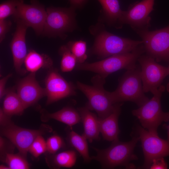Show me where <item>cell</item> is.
Returning a JSON list of instances; mask_svg holds the SVG:
<instances>
[{
  "instance_id": "836d02e7",
  "label": "cell",
  "mask_w": 169,
  "mask_h": 169,
  "mask_svg": "<svg viewBox=\"0 0 169 169\" xmlns=\"http://www.w3.org/2000/svg\"><path fill=\"white\" fill-rule=\"evenodd\" d=\"M10 116L5 114L2 108L0 109V125L1 127L5 126L12 122Z\"/></svg>"
},
{
  "instance_id": "e575fe53",
  "label": "cell",
  "mask_w": 169,
  "mask_h": 169,
  "mask_svg": "<svg viewBox=\"0 0 169 169\" xmlns=\"http://www.w3.org/2000/svg\"><path fill=\"white\" fill-rule=\"evenodd\" d=\"M87 0H69L73 7H79L81 6Z\"/></svg>"
},
{
  "instance_id": "d4e9b609",
  "label": "cell",
  "mask_w": 169,
  "mask_h": 169,
  "mask_svg": "<svg viewBox=\"0 0 169 169\" xmlns=\"http://www.w3.org/2000/svg\"><path fill=\"white\" fill-rule=\"evenodd\" d=\"M62 58L60 62V69L63 72L72 71L77 64L75 57L67 45L61 46L59 50Z\"/></svg>"
},
{
  "instance_id": "4fadbf2b",
  "label": "cell",
  "mask_w": 169,
  "mask_h": 169,
  "mask_svg": "<svg viewBox=\"0 0 169 169\" xmlns=\"http://www.w3.org/2000/svg\"><path fill=\"white\" fill-rule=\"evenodd\" d=\"M31 4L23 3L19 5L13 15L15 20L20 19L28 27L32 28L38 35L42 34L46 17L44 7L37 0H31Z\"/></svg>"
},
{
  "instance_id": "f546056e",
  "label": "cell",
  "mask_w": 169,
  "mask_h": 169,
  "mask_svg": "<svg viewBox=\"0 0 169 169\" xmlns=\"http://www.w3.org/2000/svg\"><path fill=\"white\" fill-rule=\"evenodd\" d=\"M47 151L51 154H55L59 150L65 146L63 139L59 136L54 135L46 141Z\"/></svg>"
},
{
  "instance_id": "4316f807",
  "label": "cell",
  "mask_w": 169,
  "mask_h": 169,
  "mask_svg": "<svg viewBox=\"0 0 169 169\" xmlns=\"http://www.w3.org/2000/svg\"><path fill=\"white\" fill-rule=\"evenodd\" d=\"M67 46L75 57L77 64L84 62L87 58L86 54V43L82 40L71 41L68 42Z\"/></svg>"
},
{
  "instance_id": "f1b7e54d",
  "label": "cell",
  "mask_w": 169,
  "mask_h": 169,
  "mask_svg": "<svg viewBox=\"0 0 169 169\" xmlns=\"http://www.w3.org/2000/svg\"><path fill=\"white\" fill-rule=\"evenodd\" d=\"M46 151V141L41 135L37 137L28 149V152L35 157H38Z\"/></svg>"
},
{
  "instance_id": "9a60e30c",
  "label": "cell",
  "mask_w": 169,
  "mask_h": 169,
  "mask_svg": "<svg viewBox=\"0 0 169 169\" xmlns=\"http://www.w3.org/2000/svg\"><path fill=\"white\" fill-rule=\"evenodd\" d=\"M17 93L26 109L46 96L45 88L41 87L36 80L35 73H30L20 80L16 85Z\"/></svg>"
},
{
  "instance_id": "7402d4cb",
  "label": "cell",
  "mask_w": 169,
  "mask_h": 169,
  "mask_svg": "<svg viewBox=\"0 0 169 169\" xmlns=\"http://www.w3.org/2000/svg\"><path fill=\"white\" fill-rule=\"evenodd\" d=\"M2 109L5 114L11 117L21 115L25 109L17 92L13 89L8 90Z\"/></svg>"
},
{
  "instance_id": "8d00e7d4",
  "label": "cell",
  "mask_w": 169,
  "mask_h": 169,
  "mask_svg": "<svg viewBox=\"0 0 169 169\" xmlns=\"http://www.w3.org/2000/svg\"><path fill=\"white\" fill-rule=\"evenodd\" d=\"M0 169H10L9 167L7 165L6 166L3 165H1L0 166Z\"/></svg>"
},
{
  "instance_id": "30bf717a",
  "label": "cell",
  "mask_w": 169,
  "mask_h": 169,
  "mask_svg": "<svg viewBox=\"0 0 169 169\" xmlns=\"http://www.w3.org/2000/svg\"><path fill=\"white\" fill-rule=\"evenodd\" d=\"M49 125L43 124L39 129L32 130L19 127L13 122L1 127V133L7 138L18 149L19 153L27 157L29 147L39 135H42L52 131Z\"/></svg>"
},
{
  "instance_id": "1f68e13d",
  "label": "cell",
  "mask_w": 169,
  "mask_h": 169,
  "mask_svg": "<svg viewBox=\"0 0 169 169\" xmlns=\"http://www.w3.org/2000/svg\"><path fill=\"white\" fill-rule=\"evenodd\" d=\"M167 164L164 157H160L154 159L150 166V169H166Z\"/></svg>"
},
{
  "instance_id": "ffe728a7",
  "label": "cell",
  "mask_w": 169,
  "mask_h": 169,
  "mask_svg": "<svg viewBox=\"0 0 169 169\" xmlns=\"http://www.w3.org/2000/svg\"><path fill=\"white\" fill-rule=\"evenodd\" d=\"M101 4L105 19L110 25L117 28H122L124 11L120 8L119 0H97Z\"/></svg>"
},
{
  "instance_id": "cb8c5ba5",
  "label": "cell",
  "mask_w": 169,
  "mask_h": 169,
  "mask_svg": "<svg viewBox=\"0 0 169 169\" xmlns=\"http://www.w3.org/2000/svg\"><path fill=\"white\" fill-rule=\"evenodd\" d=\"M77 153L74 150H70L53 154L52 157V166L54 168H71L76 163Z\"/></svg>"
},
{
  "instance_id": "8992f818",
  "label": "cell",
  "mask_w": 169,
  "mask_h": 169,
  "mask_svg": "<svg viewBox=\"0 0 169 169\" xmlns=\"http://www.w3.org/2000/svg\"><path fill=\"white\" fill-rule=\"evenodd\" d=\"M143 41L121 37L108 31H101L96 36L92 51L99 58L131 52Z\"/></svg>"
},
{
  "instance_id": "7a4b0ae2",
  "label": "cell",
  "mask_w": 169,
  "mask_h": 169,
  "mask_svg": "<svg viewBox=\"0 0 169 169\" xmlns=\"http://www.w3.org/2000/svg\"><path fill=\"white\" fill-rule=\"evenodd\" d=\"M145 52L142 44L132 51L113 55L100 61L88 63L77 64L75 69L95 73L105 79L109 75L119 70H127L135 68L139 57Z\"/></svg>"
},
{
  "instance_id": "2e32d148",
  "label": "cell",
  "mask_w": 169,
  "mask_h": 169,
  "mask_svg": "<svg viewBox=\"0 0 169 169\" xmlns=\"http://www.w3.org/2000/svg\"><path fill=\"white\" fill-rule=\"evenodd\" d=\"M16 27L10 44L14 68L17 73L24 74L26 71L22 68L27 55L25 36L28 27L23 21L16 19Z\"/></svg>"
},
{
  "instance_id": "83f0119b",
  "label": "cell",
  "mask_w": 169,
  "mask_h": 169,
  "mask_svg": "<svg viewBox=\"0 0 169 169\" xmlns=\"http://www.w3.org/2000/svg\"><path fill=\"white\" fill-rule=\"evenodd\" d=\"M23 3V0H8L2 3L0 5V20L13 15L18 6Z\"/></svg>"
},
{
  "instance_id": "484cf974",
  "label": "cell",
  "mask_w": 169,
  "mask_h": 169,
  "mask_svg": "<svg viewBox=\"0 0 169 169\" xmlns=\"http://www.w3.org/2000/svg\"><path fill=\"white\" fill-rule=\"evenodd\" d=\"M10 169H28L29 165L26 160V157L19 153H7L3 160Z\"/></svg>"
},
{
  "instance_id": "3957f363",
  "label": "cell",
  "mask_w": 169,
  "mask_h": 169,
  "mask_svg": "<svg viewBox=\"0 0 169 169\" xmlns=\"http://www.w3.org/2000/svg\"><path fill=\"white\" fill-rule=\"evenodd\" d=\"M110 94L114 104L128 101L140 107L146 102L149 99L143 90L140 66L127 70L119 79L116 89Z\"/></svg>"
},
{
  "instance_id": "277c9868",
  "label": "cell",
  "mask_w": 169,
  "mask_h": 169,
  "mask_svg": "<svg viewBox=\"0 0 169 169\" xmlns=\"http://www.w3.org/2000/svg\"><path fill=\"white\" fill-rule=\"evenodd\" d=\"M91 81L92 85L77 81L76 88L81 91L88 100L85 106L90 110L95 111L99 119H102L112 112L115 104H113L112 101L110 92L104 88L105 79L97 74L92 77Z\"/></svg>"
},
{
  "instance_id": "4dcf8cb0",
  "label": "cell",
  "mask_w": 169,
  "mask_h": 169,
  "mask_svg": "<svg viewBox=\"0 0 169 169\" xmlns=\"http://www.w3.org/2000/svg\"><path fill=\"white\" fill-rule=\"evenodd\" d=\"M12 25L11 22L6 19L0 20V42L2 43Z\"/></svg>"
},
{
  "instance_id": "74e56055",
  "label": "cell",
  "mask_w": 169,
  "mask_h": 169,
  "mask_svg": "<svg viewBox=\"0 0 169 169\" xmlns=\"http://www.w3.org/2000/svg\"><path fill=\"white\" fill-rule=\"evenodd\" d=\"M166 88L167 90L169 92V82L167 84Z\"/></svg>"
},
{
  "instance_id": "d6a6232c",
  "label": "cell",
  "mask_w": 169,
  "mask_h": 169,
  "mask_svg": "<svg viewBox=\"0 0 169 169\" xmlns=\"http://www.w3.org/2000/svg\"><path fill=\"white\" fill-rule=\"evenodd\" d=\"M12 74H9L0 80V99H2L6 94L8 90L6 89L5 86L8 79L11 77Z\"/></svg>"
},
{
  "instance_id": "9c48e42d",
  "label": "cell",
  "mask_w": 169,
  "mask_h": 169,
  "mask_svg": "<svg viewBox=\"0 0 169 169\" xmlns=\"http://www.w3.org/2000/svg\"><path fill=\"white\" fill-rule=\"evenodd\" d=\"M142 39L146 54L157 62H169V25L154 31H135Z\"/></svg>"
},
{
  "instance_id": "6da1fadb",
  "label": "cell",
  "mask_w": 169,
  "mask_h": 169,
  "mask_svg": "<svg viewBox=\"0 0 169 169\" xmlns=\"http://www.w3.org/2000/svg\"><path fill=\"white\" fill-rule=\"evenodd\" d=\"M132 134V138L129 141L123 142L118 139L113 141L109 147L103 149L93 147L96 155L91 156L92 160L99 162L104 169H112L119 166L126 169L135 168L136 166L131 162L138 159L134 150L139 140L136 134Z\"/></svg>"
},
{
  "instance_id": "52a82bcc",
  "label": "cell",
  "mask_w": 169,
  "mask_h": 169,
  "mask_svg": "<svg viewBox=\"0 0 169 169\" xmlns=\"http://www.w3.org/2000/svg\"><path fill=\"white\" fill-rule=\"evenodd\" d=\"M47 15L42 34L49 37H64L65 34L73 31L76 27L74 7L66 8L50 7Z\"/></svg>"
},
{
  "instance_id": "d6986e66",
  "label": "cell",
  "mask_w": 169,
  "mask_h": 169,
  "mask_svg": "<svg viewBox=\"0 0 169 169\" xmlns=\"http://www.w3.org/2000/svg\"><path fill=\"white\" fill-rule=\"evenodd\" d=\"M40 118L44 122L54 119L64 123L70 127L81 121V117L78 110L71 107H64L53 113L42 110L41 112Z\"/></svg>"
},
{
  "instance_id": "e0dca14e",
  "label": "cell",
  "mask_w": 169,
  "mask_h": 169,
  "mask_svg": "<svg viewBox=\"0 0 169 169\" xmlns=\"http://www.w3.org/2000/svg\"><path fill=\"white\" fill-rule=\"evenodd\" d=\"M122 105V102L115 103L113 111L110 115L103 119H99L100 132L104 140L113 141L119 139L120 131L118 121Z\"/></svg>"
},
{
  "instance_id": "ba28073f",
  "label": "cell",
  "mask_w": 169,
  "mask_h": 169,
  "mask_svg": "<svg viewBox=\"0 0 169 169\" xmlns=\"http://www.w3.org/2000/svg\"><path fill=\"white\" fill-rule=\"evenodd\" d=\"M135 133L139 138L144 156L143 164L141 167L150 169L153 160L169 156V142L160 137L158 134L148 131L138 124Z\"/></svg>"
},
{
  "instance_id": "5b68a950",
  "label": "cell",
  "mask_w": 169,
  "mask_h": 169,
  "mask_svg": "<svg viewBox=\"0 0 169 169\" xmlns=\"http://www.w3.org/2000/svg\"><path fill=\"white\" fill-rule=\"evenodd\" d=\"M165 90V86L161 85L150 100L132 111V114L138 119L141 126L155 134H158V128L162 122L169 121V112L163 111L161 107V98Z\"/></svg>"
},
{
  "instance_id": "5bb4252c",
  "label": "cell",
  "mask_w": 169,
  "mask_h": 169,
  "mask_svg": "<svg viewBox=\"0 0 169 169\" xmlns=\"http://www.w3.org/2000/svg\"><path fill=\"white\" fill-rule=\"evenodd\" d=\"M45 85L47 105L76 94V87L67 81L57 69L50 71L45 79Z\"/></svg>"
},
{
  "instance_id": "44dd1931",
  "label": "cell",
  "mask_w": 169,
  "mask_h": 169,
  "mask_svg": "<svg viewBox=\"0 0 169 169\" xmlns=\"http://www.w3.org/2000/svg\"><path fill=\"white\" fill-rule=\"evenodd\" d=\"M24 63L26 70L30 73H35L41 68H50L53 62L47 55L31 50L27 54Z\"/></svg>"
},
{
  "instance_id": "603a6c76",
  "label": "cell",
  "mask_w": 169,
  "mask_h": 169,
  "mask_svg": "<svg viewBox=\"0 0 169 169\" xmlns=\"http://www.w3.org/2000/svg\"><path fill=\"white\" fill-rule=\"evenodd\" d=\"M70 128L67 135V140L70 145L82 156L85 163L90 162L92 160L89 154L87 140L82 134L79 135L72 127Z\"/></svg>"
},
{
  "instance_id": "7c38bea8",
  "label": "cell",
  "mask_w": 169,
  "mask_h": 169,
  "mask_svg": "<svg viewBox=\"0 0 169 169\" xmlns=\"http://www.w3.org/2000/svg\"><path fill=\"white\" fill-rule=\"evenodd\" d=\"M155 0L137 2L124 11L122 23L130 25L135 31L149 30L151 26V13L153 10Z\"/></svg>"
},
{
  "instance_id": "ac0fdd59",
  "label": "cell",
  "mask_w": 169,
  "mask_h": 169,
  "mask_svg": "<svg viewBox=\"0 0 169 169\" xmlns=\"http://www.w3.org/2000/svg\"><path fill=\"white\" fill-rule=\"evenodd\" d=\"M84 128L82 135L90 143L100 139V133L99 119L94 113L92 112L85 106L78 108Z\"/></svg>"
},
{
  "instance_id": "d590c367",
  "label": "cell",
  "mask_w": 169,
  "mask_h": 169,
  "mask_svg": "<svg viewBox=\"0 0 169 169\" xmlns=\"http://www.w3.org/2000/svg\"><path fill=\"white\" fill-rule=\"evenodd\" d=\"M163 127L167 131V140L169 142V125H167L164 124L163 125Z\"/></svg>"
},
{
  "instance_id": "8fae6325",
  "label": "cell",
  "mask_w": 169,
  "mask_h": 169,
  "mask_svg": "<svg viewBox=\"0 0 169 169\" xmlns=\"http://www.w3.org/2000/svg\"><path fill=\"white\" fill-rule=\"evenodd\" d=\"M137 61L141 68L143 91L145 93L150 92L153 95L161 85L164 78L169 75V66H162L146 54L141 55Z\"/></svg>"
}]
</instances>
